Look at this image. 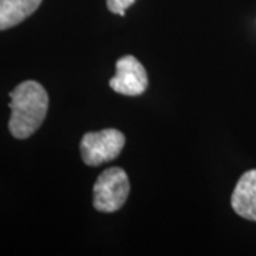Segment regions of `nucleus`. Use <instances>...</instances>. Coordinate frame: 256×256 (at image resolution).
<instances>
[{"label":"nucleus","mask_w":256,"mask_h":256,"mask_svg":"<svg viewBox=\"0 0 256 256\" xmlns=\"http://www.w3.org/2000/svg\"><path fill=\"white\" fill-rule=\"evenodd\" d=\"M9 131L18 140L33 136L46 118L48 110V96L46 88L34 80L18 84L10 92Z\"/></svg>","instance_id":"f257e3e1"},{"label":"nucleus","mask_w":256,"mask_h":256,"mask_svg":"<svg viewBox=\"0 0 256 256\" xmlns=\"http://www.w3.org/2000/svg\"><path fill=\"white\" fill-rule=\"evenodd\" d=\"M130 181L122 168H108L102 171L92 188V205L100 212L118 210L128 198Z\"/></svg>","instance_id":"f03ea898"},{"label":"nucleus","mask_w":256,"mask_h":256,"mask_svg":"<svg viewBox=\"0 0 256 256\" xmlns=\"http://www.w3.org/2000/svg\"><path fill=\"white\" fill-rule=\"evenodd\" d=\"M126 144L124 134L116 128L84 134L80 142L82 161L90 166H98L116 160Z\"/></svg>","instance_id":"7ed1b4c3"},{"label":"nucleus","mask_w":256,"mask_h":256,"mask_svg":"<svg viewBox=\"0 0 256 256\" xmlns=\"http://www.w3.org/2000/svg\"><path fill=\"white\" fill-rule=\"evenodd\" d=\"M117 74L110 80V87L118 94L141 96L148 87V76L144 66L134 56H124L116 64Z\"/></svg>","instance_id":"20e7f679"},{"label":"nucleus","mask_w":256,"mask_h":256,"mask_svg":"<svg viewBox=\"0 0 256 256\" xmlns=\"http://www.w3.org/2000/svg\"><path fill=\"white\" fill-rule=\"evenodd\" d=\"M230 204L239 216L256 222V170L246 171L239 178Z\"/></svg>","instance_id":"39448f33"},{"label":"nucleus","mask_w":256,"mask_h":256,"mask_svg":"<svg viewBox=\"0 0 256 256\" xmlns=\"http://www.w3.org/2000/svg\"><path fill=\"white\" fill-rule=\"evenodd\" d=\"M43 0H0V30L18 26L32 16Z\"/></svg>","instance_id":"423d86ee"},{"label":"nucleus","mask_w":256,"mask_h":256,"mask_svg":"<svg viewBox=\"0 0 256 256\" xmlns=\"http://www.w3.org/2000/svg\"><path fill=\"white\" fill-rule=\"evenodd\" d=\"M134 3L136 0H107V8L114 14L126 16V10Z\"/></svg>","instance_id":"0eeeda50"}]
</instances>
